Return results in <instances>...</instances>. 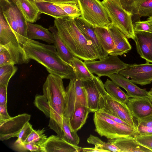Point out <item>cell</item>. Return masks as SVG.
Segmentation results:
<instances>
[{
    "instance_id": "obj_22",
    "label": "cell",
    "mask_w": 152,
    "mask_h": 152,
    "mask_svg": "<svg viewBox=\"0 0 152 152\" xmlns=\"http://www.w3.org/2000/svg\"><path fill=\"white\" fill-rule=\"evenodd\" d=\"M27 36L28 39H38L49 44L54 43V39L52 33L48 29L42 26L27 22Z\"/></svg>"
},
{
    "instance_id": "obj_37",
    "label": "cell",
    "mask_w": 152,
    "mask_h": 152,
    "mask_svg": "<svg viewBox=\"0 0 152 152\" xmlns=\"http://www.w3.org/2000/svg\"><path fill=\"white\" fill-rule=\"evenodd\" d=\"M60 7L69 17H80L81 12L77 4L74 3H54Z\"/></svg>"
},
{
    "instance_id": "obj_41",
    "label": "cell",
    "mask_w": 152,
    "mask_h": 152,
    "mask_svg": "<svg viewBox=\"0 0 152 152\" xmlns=\"http://www.w3.org/2000/svg\"><path fill=\"white\" fill-rule=\"evenodd\" d=\"M7 86L0 85V104L5 105L7 103Z\"/></svg>"
},
{
    "instance_id": "obj_27",
    "label": "cell",
    "mask_w": 152,
    "mask_h": 152,
    "mask_svg": "<svg viewBox=\"0 0 152 152\" xmlns=\"http://www.w3.org/2000/svg\"><path fill=\"white\" fill-rule=\"evenodd\" d=\"M91 112L87 106H82L77 108L70 119L72 129L77 132L85 124L89 113Z\"/></svg>"
},
{
    "instance_id": "obj_3",
    "label": "cell",
    "mask_w": 152,
    "mask_h": 152,
    "mask_svg": "<svg viewBox=\"0 0 152 152\" xmlns=\"http://www.w3.org/2000/svg\"><path fill=\"white\" fill-rule=\"evenodd\" d=\"M62 79L50 74L42 87L43 95L47 99L50 106V118L59 124L62 122L66 105V92Z\"/></svg>"
},
{
    "instance_id": "obj_15",
    "label": "cell",
    "mask_w": 152,
    "mask_h": 152,
    "mask_svg": "<svg viewBox=\"0 0 152 152\" xmlns=\"http://www.w3.org/2000/svg\"><path fill=\"white\" fill-rule=\"evenodd\" d=\"M42 147V152H79L81 148L69 143L58 135L48 137Z\"/></svg>"
},
{
    "instance_id": "obj_49",
    "label": "cell",
    "mask_w": 152,
    "mask_h": 152,
    "mask_svg": "<svg viewBox=\"0 0 152 152\" xmlns=\"http://www.w3.org/2000/svg\"><path fill=\"white\" fill-rule=\"evenodd\" d=\"M148 97L151 101L152 102V88L150 90L148 91Z\"/></svg>"
},
{
    "instance_id": "obj_10",
    "label": "cell",
    "mask_w": 152,
    "mask_h": 152,
    "mask_svg": "<svg viewBox=\"0 0 152 152\" xmlns=\"http://www.w3.org/2000/svg\"><path fill=\"white\" fill-rule=\"evenodd\" d=\"M127 78H130L134 83L143 86L152 83V64L147 62L143 64H129L119 73Z\"/></svg>"
},
{
    "instance_id": "obj_8",
    "label": "cell",
    "mask_w": 152,
    "mask_h": 152,
    "mask_svg": "<svg viewBox=\"0 0 152 152\" xmlns=\"http://www.w3.org/2000/svg\"><path fill=\"white\" fill-rule=\"evenodd\" d=\"M70 80L65 90L66 105L64 115L69 119L77 108L82 106L88 107L87 94L81 80L74 77Z\"/></svg>"
},
{
    "instance_id": "obj_6",
    "label": "cell",
    "mask_w": 152,
    "mask_h": 152,
    "mask_svg": "<svg viewBox=\"0 0 152 152\" xmlns=\"http://www.w3.org/2000/svg\"><path fill=\"white\" fill-rule=\"evenodd\" d=\"M80 17L94 26L107 28L112 23L109 14L99 0H77Z\"/></svg>"
},
{
    "instance_id": "obj_14",
    "label": "cell",
    "mask_w": 152,
    "mask_h": 152,
    "mask_svg": "<svg viewBox=\"0 0 152 152\" xmlns=\"http://www.w3.org/2000/svg\"><path fill=\"white\" fill-rule=\"evenodd\" d=\"M1 49L4 60L7 64H21L29 61L30 59L22 47L15 46L10 42L1 45Z\"/></svg>"
},
{
    "instance_id": "obj_18",
    "label": "cell",
    "mask_w": 152,
    "mask_h": 152,
    "mask_svg": "<svg viewBox=\"0 0 152 152\" xmlns=\"http://www.w3.org/2000/svg\"><path fill=\"white\" fill-rule=\"evenodd\" d=\"M107 29L113 42L114 47L109 55L114 56H121L127 53L132 48L127 38L124 34L112 24Z\"/></svg>"
},
{
    "instance_id": "obj_46",
    "label": "cell",
    "mask_w": 152,
    "mask_h": 152,
    "mask_svg": "<svg viewBox=\"0 0 152 152\" xmlns=\"http://www.w3.org/2000/svg\"><path fill=\"white\" fill-rule=\"evenodd\" d=\"M53 3H74L77 4V0H38Z\"/></svg>"
},
{
    "instance_id": "obj_24",
    "label": "cell",
    "mask_w": 152,
    "mask_h": 152,
    "mask_svg": "<svg viewBox=\"0 0 152 152\" xmlns=\"http://www.w3.org/2000/svg\"><path fill=\"white\" fill-rule=\"evenodd\" d=\"M39 12L50 15L55 18H63L69 17L59 6L51 2L38 0H31Z\"/></svg>"
},
{
    "instance_id": "obj_33",
    "label": "cell",
    "mask_w": 152,
    "mask_h": 152,
    "mask_svg": "<svg viewBox=\"0 0 152 152\" xmlns=\"http://www.w3.org/2000/svg\"><path fill=\"white\" fill-rule=\"evenodd\" d=\"M18 68L13 64L0 66V85L7 86L10 78L15 75Z\"/></svg>"
},
{
    "instance_id": "obj_32",
    "label": "cell",
    "mask_w": 152,
    "mask_h": 152,
    "mask_svg": "<svg viewBox=\"0 0 152 152\" xmlns=\"http://www.w3.org/2000/svg\"><path fill=\"white\" fill-rule=\"evenodd\" d=\"M88 143L94 145L97 148L108 152H120V149L110 142L102 141L98 137L90 134L87 139Z\"/></svg>"
},
{
    "instance_id": "obj_2",
    "label": "cell",
    "mask_w": 152,
    "mask_h": 152,
    "mask_svg": "<svg viewBox=\"0 0 152 152\" xmlns=\"http://www.w3.org/2000/svg\"><path fill=\"white\" fill-rule=\"evenodd\" d=\"M54 23L61 39L75 56L84 61L98 59L92 44L77 27L74 18H55Z\"/></svg>"
},
{
    "instance_id": "obj_34",
    "label": "cell",
    "mask_w": 152,
    "mask_h": 152,
    "mask_svg": "<svg viewBox=\"0 0 152 152\" xmlns=\"http://www.w3.org/2000/svg\"><path fill=\"white\" fill-rule=\"evenodd\" d=\"M12 147L14 150L19 152H42L40 145L33 143H26L17 140L13 144Z\"/></svg>"
},
{
    "instance_id": "obj_35",
    "label": "cell",
    "mask_w": 152,
    "mask_h": 152,
    "mask_svg": "<svg viewBox=\"0 0 152 152\" xmlns=\"http://www.w3.org/2000/svg\"><path fill=\"white\" fill-rule=\"evenodd\" d=\"M45 131L44 128L41 130L33 129L24 142L35 143L39 145L42 147L48 138L45 134Z\"/></svg>"
},
{
    "instance_id": "obj_12",
    "label": "cell",
    "mask_w": 152,
    "mask_h": 152,
    "mask_svg": "<svg viewBox=\"0 0 152 152\" xmlns=\"http://www.w3.org/2000/svg\"><path fill=\"white\" fill-rule=\"evenodd\" d=\"M81 81L87 94L88 107L91 113L98 111L100 96L107 93L104 84L99 77L95 76L92 79Z\"/></svg>"
},
{
    "instance_id": "obj_20",
    "label": "cell",
    "mask_w": 152,
    "mask_h": 152,
    "mask_svg": "<svg viewBox=\"0 0 152 152\" xmlns=\"http://www.w3.org/2000/svg\"><path fill=\"white\" fill-rule=\"evenodd\" d=\"M122 5L132 16L137 15L140 17L152 16V0H131Z\"/></svg>"
},
{
    "instance_id": "obj_17",
    "label": "cell",
    "mask_w": 152,
    "mask_h": 152,
    "mask_svg": "<svg viewBox=\"0 0 152 152\" xmlns=\"http://www.w3.org/2000/svg\"><path fill=\"white\" fill-rule=\"evenodd\" d=\"M136 48L140 57L152 63V33L134 31Z\"/></svg>"
},
{
    "instance_id": "obj_36",
    "label": "cell",
    "mask_w": 152,
    "mask_h": 152,
    "mask_svg": "<svg viewBox=\"0 0 152 152\" xmlns=\"http://www.w3.org/2000/svg\"><path fill=\"white\" fill-rule=\"evenodd\" d=\"M34 104L47 118H50L51 113L50 105L47 99L43 95H37L35 97Z\"/></svg>"
},
{
    "instance_id": "obj_26",
    "label": "cell",
    "mask_w": 152,
    "mask_h": 152,
    "mask_svg": "<svg viewBox=\"0 0 152 152\" xmlns=\"http://www.w3.org/2000/svg\"><path fill=\"white\" fill-rule=\"evenodd\" d=\"M16 4L27 22L34 23L40 13L31 0H16Z\"/></svg>"
},
{
    "instance_id": "obj_16",
    "label": "cell",
    "mask_w": 152,
    "mask_h": 152,
    "mask_svg": "<svg viewBox=\"0 0 152 152\" xmlns=\"http://www.w3.org/2000/svg\"><path fill=\"white\" fill-rule=\"evenodd\" d=\"M126 104L137 121L152 114V103L148 97L129 98Z\"/></svg>"
},
{
    "instance_id": "obj_19",
    "label": "cell",
    "mask_w": 152,
    "mask_h": 152,
    "mask_svg": "<svg viewBox=\"0 0 152 152\" xmlns=\"http://www.w3.org/2000/svg\"><path fill=\"white\" fill-rule=\"evenodd\" d=\"M108 77L119 87L124 89L129 98L148 97V91L139 87L130 80L119 73H115Z\"/></svg>"
},
{
    "instance_id": "obj_9",
    "label": "cell",
    "mask_w": 152,
    "mask_h": 152,
    "mask_svg": "<svg viewBox=\"0 0 152 152\" xmlns=\"http://www.w3.org/2000/svg\"><path fill=\"white\" fill-rule=\"evenodd\" d=\"M108 56L99 61H86L84 62L91 73L99 77H108L112 74L119 73L129 65L124 62L117 56Z\"/></svg>"
},
{
    "instance_id": "obj_48",
    "label": "cell",
    "mask_w": 152,
    "mask_h": 152,
    "mask_svg": "<svg viewBox=\"0 0 152 152\" xmlns=\"http://www.w3.org/2000/svg\"><path fill=\"white\" fill-rule=\"evenodd\" d=\"M5 2L10 5H16V0H4Z\"/></svg>"
},
{
    "instance_id": "obj_50",
    "label": "cell",
    "mask_w": 152,
    "mask_h": 152,
    "mask_svg": "<svg viewBox=\"0 0 152 152\" xmlns=\"http://www.w3.org/2000/svg\"><path fill=\"white\" fill-rule=\"evenodd\" d=\"M131 0H120V2L122 5L125 2H126L128 1H129Z\"/></svg>"
},
{
    "instance_id": "obj_38",
    "label": "cell",
    "mask_w": 152,
    "mask_h": 152,
    "mask_svg": "<svg viewBox=\"0 0 152 152\" xmlns=\"http://www.w3.org/2000/svg\"><path fill=\"white\" fill-rule=\"evenodd\" d=\"M33 129L32 125L29 121L27 122L19 132L17 140L24 142Z\"/></svg>"
},
{
    "instance_id": "obj_23",
    "label": "cell",
    "mask_w": 152,
    "mask_h": 152,
    "mask_svg": "<svg viewBox=\"0 0 152 152\" xmlns=\"http://www.w3.org/2000/svg\"><path fill=\"white\" fill-rule=\"evenodd\" d=\"M10 42L15 46L22 47L15 34L5 20L0 9V45H4Z\"/></svg>"
},
{
    "instance_id": "obj_25",
    "label": "cell",
    "mask_w": 152,
    "mask_h": 152,
    "mask_svg": "<svg viewBox=\"0 0 152 152\" xmlns=\"http://www.w3.org/2000/svg\"><path fill=\"white\" fill-rule=\"evenodd\" d=\"M48 29L53 35L54 39L53 44L58 55L63 60L70 65L71 61L75 56L61 39L56 27L55 25L50 26Z\"/></svg>"
},
{
    "instance_id": "obj_52",
    "label": "cell",
    "mask_w": 152,
    "mask_h": 152,
    "mask_svg": "<svg viewBox=\"0 0 152 152\" xmlns=\"http://www.w3.org/2000/svg\"><path fill=\"white\" fill-rule=\"evenodd\" d=\"M152 20V16L150 17H149L147 19V20Z\"/></svg>"
},
{
    "instance_id": "obj_30",
    "label": "cell",
    "mask_w": 152,
    "mask_h": 152,
    "mask_svg": "<svg viewBox=\"0 0 152 152\" xmlns=\"http://www.w3.org/2000/svg\"><path fill=\"white\" fill-rule=\"evenodd\" d=\"M95 33L104 50L109 54L114 45L107 28L94 26Z\"/></svg>"
},
{
    "instance_id": "obj_28",
    "label": "cell",
    "mask_w": 152,
    "mask_h": 152,
    "mask_svg": "<svg viewBox=\"0 0 152 152\" xmlns=\"http://www.w3.org/2000/svg\"><path fill=\"white\" fill-rule=\"evenodd\" d=\"M70 65L75 71L74 78L81 80H91L94 77L86 66L84 62L80 58L75 57L72 60Z\"/></svg>"
},
{
    "instance_id": "obj_31",
    "label": "cell",
    "mask_w": 152,
    "mask_h": 152,
    "mask_svg": "<svg viewBox=\"0 0 152 152\" xmlns=\"http://www.w3.org/2000/svg\"><path fill=\"white\" fill-rule=\"evenodd\" d=\"M77 132L72 129L70 124V119L64 116L61 138L69 143L77 146L79 143L80 138Z\"/></svg>"
},
{
    "instance_id": "obj_44",
    "label": "cell",
    "mask_w": 152,
    "mask_h": 152,
    "mask_svg": "<svg viewBox=\"0 0 152 152\" xmlns=\"http://www.w3.org/2000/svg\"><path fill=\"white\" fill-rule=\"evenodd\" d=\"M7 104H0V120H6L11 117L7 112Z\"/></svg>"
},
{
    "instance_id": "obj_43",
    "label": "cell",
    "mask_w": 152,
    "mask_h": 152,
    "mask_svg": "<svg viewBox=\"0 0 152 152\" xmlns=\"http://www.w3.org/2000/svg\"><path fill=\"white\" fill-rule=\"evenodd\" d=\"M137 129L140 135H152V127H148L137 125Z\"/></svg>"
},
{
    "instance_id": "obj_21",
    "label": "cell",
    "mask_w": 152,
    "mask_h": 152,
    "mask_svg": "<svg viewBox=\"0 0 152 152\" xmlns=\"http://www.w3.org/2000/svg\"><path fill=\"white\" fill-rule=\"evenodd\" d=\"M107 142L118 147L120 152H152L151 150L138 142L134 137L125 136L108 139Z\"/></svg>"
},
{
    "instance_id": "obj_47",
    "label": "cell",
    "mask_w": 152,
    "mask_h": 152,
    "mask_svg": "<svg viewBox=\"0 0 152 152\" xmlns=\"http://www.w3.org/2000/svg\"><path fill=\"white\" fill-rule=\"evenodd\" d=\"M81 151L83 152H108L107 151L99 149L95 147L94 148H81Z\"/></svg>"
},
{
    "instance_id": "obj_4",
    "label": "cell",
    "mask_w": 152,
    "mask_h": 152,
    "mask_svg": "<svg viewBox=\"0 0 152 152\" xmlns=\"http://www.w3.org/2000/svg\"><path fill=\"white\" fill-rule=\"evenodd\" d=\"M93 121L95 131L101 136L108 139L140 135L137 129L116 122L99 112L94 113Z\"/></svg>"
},
{
    "instance_id": "obj_40",
    "label": "cell",
    "mask_w": 152,
    "mask_h": 152,
    "mask_svg": "<svg viewBox=\"0 0 152 152\" xmlns=\"http://www.w3.org/2000/svg\"><path fill=\"white\" fill-rule=\"evenodd\" d=\"M134 138L138 142L152 151V135H140Z\"/></svg>"
},
{
    "instance_id": "obj_39",
    "label": "cell",
    "mask_w": 152,
    "mask_h": 152,
    "mask_svg": "<svg viewBox=\"0 0 152 152\" xmlns=\"http://www.w3.org/2000/svg\"><path fill=\"white\" fill-rule=\"evenodd\" d=\"M133 25L134 31H145L152 33V26L147 20H139L135 22Z\"/></svg>"
},
{
    "instance_id": "obj_29",
    "label": "cell",
    "mask_w": 152,
    "mask_h": 152,
    "mask_svg": "<svg viewBox=\"0 0 152 152\" xmlns=\"http://www.w3.org/2000/svg\"><path fill=\"white\" fill-rule=\"evenodd\" d=\"M104 86L107 93L112 98L121 103H126L129 98L113 81L107 79L104 83Z\"/></svg>"
},
{
    "instance_id": "obj_51",
    "label": "cell",
    "mask_w": 152,
    "mask_h": 152,
    "mask_svg": "<svg viewBox=\"0 0 152 152\" xmlns=\"http://www.w3.org/2000/svg\"><path fill=\"white\" fill-rule=\"evenodd\" d=\"M149 23H150V24L151 25V26H152V20H147Z\"/></svg>"
},
{
    "instance_id": "obj_45",
    "label": "cell",
    "mask_w": 152,
    "mask_h": 152,
    "mask_svg": "<svg viewBox=\"0 0 152 152\" xmlns=\"http://www.w3.org/2000/svg\"><path fill=\"white\" fill-rule=\"evenodd\" d=\"M102 114L110 118L114 121L124 125L130 126L129 124L117 117L104 112H99Z\"/></svg>"
},
{
    "instance_id": "obj_5",
    "label": "cell",
    "mask_w": 152,
    "mask_h": 152,
    "mask_svg": "<svg viewBox=\"0 0 152 152\" xmlns=\"http://www.w3.org/2000/svg\"><path fill=\"white\" fill-rule=\"evenodd\" d=\"M102 3L109 14L112 24L123 32L127 38L134 40L132 16L123 8L120 0H103Z\"/></svg>"
},
{
    "instance_id": "obj_42",
    "label": "cell",
    "mask_w": 152,
    "mask_h": 152,
    "mask_svg": "<svg viewBox=\"0 0 152 152\" xmlns=\"http://www.w3.org/2000/svg\"><path fill=\"white\" fill-rule=\"evenodd\" d=\"M137 121V125L148 127H152V114Z\"/></svg>"
},
{
    "instance_id": "obj_1",
    "label": "cell",
    "mask_w": 152,
    "mask_h": 152,
    "mask_svg": "<svg viewBox=\"0 0 152 152\" xmlns=\"http://www.w3.org/2000/svg\"><path fill=\"white\" fill-rule=\"evenodd\" d=\"M23 48L30 59L42 65L50 74L63 79H70L74 77L75 71L74 68L61 58L54 45H46L28 39Z\"/></svg>"
},
{
    "instance_id": "obj_11",
    "label": "cell",
    "mask_w": 152,
    "mask_h": 152,
    "mask_svg": "<svg viewBox=\"0 0 152 152\" xmlns=\"http://www.w3.org/2000/svg\"><path fill=\"white\" fill-rule=\"evenodd\" d=\"M27 113L19 114L6 120H0V140L1 141L18 137L24 125L31 119Z\"/></svg>"
},
{
    "instance_id": "obj_7",
    "label": "cell",
    "mask_w": 152,
    "mask_h": 152,
    "mask_svg": "<svg viewBox=\"0 0 152 152\" xmlns=\"http://www.w3.org/2000/svg\"><path fill=\"white\" fill-rule=\"evenodd\" d=\"M98 112H105L117 117L131 127L137 128V124L126 104L114 100L107 93L100 96Z\"/></svg>"
},
{
    "instance_id": "obj_13",
    "label": "cell",
    "mask_w": 152,
    "mask_h": 152,
    "mask_svg": "<svg viewBox=\"0 0 152 152\" xmlns=\"http://www.w3.org/2000/svg\"><path fill=\"white\" fill-rule=\"evenodd\" d=\"M74 18L76 26L80 32L92 44L98 59L108 56L109 53L104 50L95 33L94 26L80 17Z\"/></svg>"
}]
</instances>
